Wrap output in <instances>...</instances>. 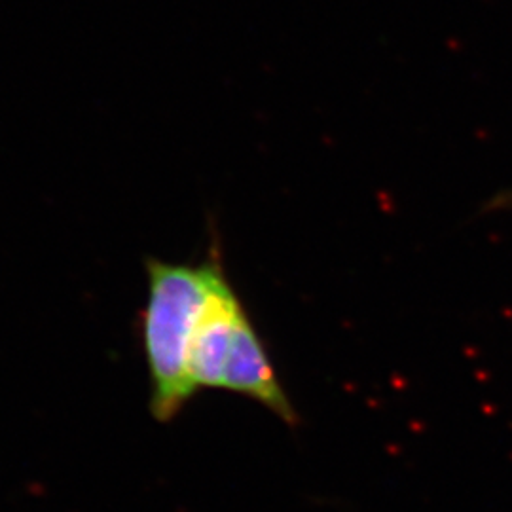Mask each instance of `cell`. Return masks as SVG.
Instances as JSON below:
<instances>
[{
	"label": "cell",
	"mask_w": 512,
	"mask_h": 512,
	"mask_svg": "<svg viewBox=\"0 0 512 512\" xmlns=\"http://www.w3.org/2000/svg\"><path fill=\"white\" fill-rule=\"evenodd\" d=\"M224 275L217 260L181 264L147 258L141 338L150 376V412L160 423L177 418L196 395L188 376L190 346L205 304Z\"/></svg>",
	"instance_id": "6da1fadb"
},
{
	"label": "cell",
	"mask_w": 512,
	"mask_h": 512,
	"mask_svg": "<svg viewBox=\"0 0 512 512\" xmlns=\"http://www.w3.org/2000/svg\"><path fill=\"white\" fill-rule=\"evenodd\" d=\"M222 389L253 399L289 425L298 423L293 403L279 382L270 353L247 311L239 315L234 327Z\"/></svg>",
	"instance_id": "7a4b0ae2"
},
{
	"label": "cell",
	"mask_w": 512,
	"mask_h": 512,
	"mask_svg": "<svg viewBox=\"0 0 512 512\" xmlns=\"http://www.w3.org/2000/svg\"><path fill=\"white\" fill-rule=\"evenodd\" d=\"M243 311L238 293L224 275L205 304L190 346L188 376L196 393L222 389L232 334Z\"/></svg>",
	"instance_id": "3957f363"
}]
</instances>
